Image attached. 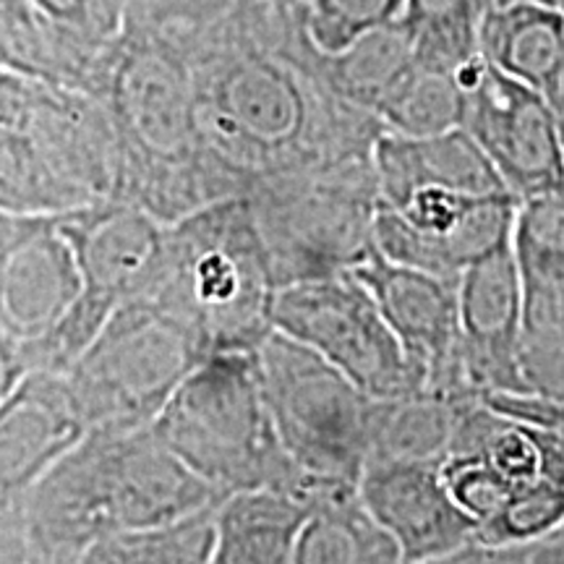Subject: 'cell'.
<instances>
[{
	"mask_svg": "<svg viewBox=\"0 0 564 564\" xmlns=\"http://www.w3.org/2000/svg\"><path fill=\"white\" fill-rule=\"evenodd\" d=\"M280 285L246 196H228L167 225L154 299L215 350H257L272 333Z\"/></svg>",
	"mask_w": 564,
	"mask_h": 564,
	"instance_id": "5b68a950",
	"label": "cell"
},
{
	"mask_svg": "<svg viewBox=\"0 0 564 564\" xmlns=\"http://www.w3.org/2000/svg\"><path fill=\"white\" fill-rule=\"evenodd\" d=\"M272 327L308 345L377 400L423 387L421 369L352 272L282 285L274 295Z\"/></svg>",
	"mask_w": 564,
	"mask_h": 564,
	"instance_id": "30bf717a",
	"label": "cell"
},
{
	"mask_svg": "<svg viewBox=\"0 0 564 564\" xmlns=\"http://www.w3.org/2000/svg\"><path fill=\"white\" fill-rule=\"evenodd\" d=\"M34 9L45 17L55 30L70 34V37L87 42L91 47H105L108 37L97 26L102 0H32Z\"/></svg>",
	"mask_w": 564,
	"mask_h": 564,
	"instance_id": "e575fe53",
	"label": "cell"
},
{
	"mask_svg": "<svg viewBox=\"0 0 564 564\" xmlns=\"http://www.w3.org/2000/svg\"><path fill=\"white\" fill-rule=\"evenodd\" d=\"M440 478L453 502L474 520L476 528L491 520L510 499L514 486L499 476L481 455L455 453L444 457Z\"/></svg>",
	"mask_w": 564,
	"mask_h": 564,
	"instance_id": "1f68e13d",
	"label": "cell"
},
{
	"mask_svg": "<svg viewBox=\"0 0 564 564\" xmlns=\"http://www.w3.org/2000/svg\"><path fill=\"white\" fill-rule=\"evenodd\" d=\"M257 361L274 434L288 457L319 486H358L377 398L278 329L257 348Z\"/></svg>",
	"mask_w": 564,
	"mask_h": 564,
	"instance_id": "ba28073f",
	"label": "cell"
},
{
	"mask_svg": "<svg viewBox=\"0 0 564 564\" xmlns=\"http://www.w3.org/2000/svg\"><path fill=\"white\" fill-rule=\"evenodd\" d=\"M478 400L484 398H457L429 387L392 400H377L369 457L440 468L453 447L463 413Z\"/></svg>",
	"mask_w": 564,
	"mask_h": 564,
	"instance_id": "ffe728a7",
	"label": "cell"
},
{
	"mask_svg": "<svg viewBox=\"0 0 564 564\" xmlns=\"http://www.w3.org/2000/svg\"><path fill=\"white\" fill-rule=\"evenodd\" d=\"M348 272L364 282L382 308L408 358L421 369L423 387L457 398H484L463 361L457 280L390 262L377 246Z\"/></svg>",
	"mask_w": 564,
	"mask_h": 564,
	"instance_id": "4fadbf2b",
	"label": "cell"
},
{
	"mask_svg": "<svg viewBox=\"0 0 564 564\" xmlns=\"http://www.w3.org/2000/svg\"><path fill=\"white\" fill-rule=\"evenodd\" d=\"M518 204L512 194L476 196L436 186L419 188L394 207L379 204L373 246L390 262L460 280L478 259L512 243Z\"/></svg>",
	"mask_w": 564,
	"mask_h": 564,
	"instance_id": "8fae6325",
	"label": "cell"
},
{
	"mask_svg": "<svg viewBox=\"0 0 564 564\" xmlns=\"http://www.w3.org/2000/svg\"><path fill=\"white\" fill-rule=\"evenodd\" d=\"M82 293L58 217H19L0 246V333L24 350L58 327Z\"/></svg>",
	"mask_w": 564,
	"mask_h": 564,
	"instance_id": "9a60e30c",
	"label": "cell"
},
{
	"mask_svg": "<svg viewBox=\"0 0 564 564\" xmlns=\"http://www.w3.org/2000/svg\"><path fill=\"white\" fill-rule=\"evenodd\" d=\"M217 507L220 505L204 507V510L173 520V523L108 535V539L91 544L79 562H212Z\"/></svg>",
	"mask_w": 564,
	"mask_h": 564,
	"instance_id": "83f0119b",
	"label": "cell"
},
{
	"mask_svg": "<svg viewBox=\"0 0 564 564\" xmlns=\"http://www.w3.org/2000/svg\"><path fill=\"white\" fill-rule=\"evenodd\" d=\"M494 0H405L415 63L460 76L481 55V21Z\"/></svg>",
	"mask_w": 564,
	"mask_h": 564,
	"instance_id": "d4e9b609",
	"label": "cell"
},
{
	"mask_svg": "<svg viewBox=\"0 0 564 564\" xmlns=\"http://www.w3.org/2000/svg\"><path fill=\"white\" fill-rule=\"evenodd\" d=\"M460 350L465 369L484 394L525 392L520 379L523 280L512 243L478 259L457 280Z\"/></svg>",
	"mask_w": 564,
	"mask_h": 564,
	"instance_id": "e0dca14e",
	"label": "cell"
},
{
	"mask_svg": "<svg viewBox=\"0 0 564 564\" xmlns=\"http://www.w3.org/2000/svg\"><path fill=\"white\" fill-rule=\"evenodd\" d=\"M478 42L489 66L539 91L564 55V13L535 3H494Z\"/></svg>",
	"mask_w": 564,
	"mask_h": 564,
	"instance_id": "603a6c76",
	"label": "cell"
},
{
	"mask_svg": "<svg viewBox=\"0 0 564 564\" xmlns=\"http://www.w3.org/2000/svg\"><path fill=\"white\" fill-rule=\"evenodd\" d=\"M183 51L194 82L196 144L220 199L371 154L382 137L377 116L319 79L293 0H249L202 21Z\"/></svg>",
	"mask_w": 564,
	"mask_h": 564,
	"instance_id": "6da1fadb",
	"label": "cell"
},
{
	"mask_svg": "<svg viewBox=\"0 0 564 564\" xmlns=\"http://www.w3.org/2000/svg\"><path fill=\"white\" fill-rule=\"evenodd\" d=\"M484 400L494 411L531 423L535 429H544L564 453V403L560 400H546L528 392H489L484 394Z\"/></svg>",
	"mask_w": 564,
	"mask_h": 564,
	"instance_id": "836d02e7",
	"label": "cell"
},
{
	"mask_svg": "<svg viewBox=\"0 0 564 564\" xmlns=\"http://www.w3.org/2000/svg\"><path fill=\"white\" fill-rule=\"evenodd\" d=\"M209 356L207 343L154 295L108 316L66 379L87 429L150 426L183 379Z\"/></svg>",
	"mask_w": 564,
	"mask_h": 564,
	"instance_id": "52a82bcc",
	"label": "cell"
},
{
	"mask_svg": "<svg viewBox=\"0 0 564 564\" xmlns=\"http://www.w3.org/2000/svg\"><path fill=\"white\" fill-rule=\"evenodd\" d=\"M89 204L30 131L0 126V212L63 217Z\"/></svg>",
	"mask_w": 564,
	"mask_h": 564,
	"instance_id": "cb8c5ba5",
	"label": "cell"
},
{
	"mask_svg": "<svg viewBox=\"0 0 564 564\" xmlns=\"http://www.w3.org/2000/svg\"><path fill=\"white\" fill-rule=\"evenodd\" d=\"M564 523V486L552 481H535L520 486L510 494L502 510L476 528L474 544L486 549H505L531 544L544 539Z\"/></svg>",
	"mask_w": 564,
	"mask_h": 564,
	"instance_id": "f546056e",
	"label": "cell"
},
{
	"mask_svg": "<svg viewBox=\"0 0 564 564\" xmlns=\"http://www.w3.org/2000/svg\"><path fill=\"white\" fill-rule=\"evenodd\" d=\"M541 97H544L549 105V112H552L556 131H560V141H562V150H564V55L562 61L556 63V68L552 70L544 87L539 89Z\"/></svg>",
	"mask_w": 564,
	"mask_h": 564,
	"instance_id": "d590c367",
	"label": "cell"
},
{
	"mask_svg": "<svg viewBox=\"0 0 564 564\" xmlns=\"http://www.w3.org/2000/svg\"><path fill=\"white\" fill-rule=\"evenodd\" d=\"M379 196L387 207L419 188H449L460 194H510L478 141L463 126L432 137H400L382 131L371 152Z\"/></svg>",
	"mask_w": 564,
	"mask_h": 564,
	"instance_id": "ac0fdd59",
	"label": "cell"
},
{
	"mask_svg": "<svg viewBox=\"0 0 564 564\" xmlns=\"http://www.w3.org/2000/svg\"><path fill=\"white\" fill-rule=\"evenodd\" d=\"M225 497L150 426L89 429L26 497L21 531L34 560L79 562L108 535L173 523Z\"/></svg>",
	"mask_w": 564,
	"mask_h": 564,
	"instance_id": "7a4b0ae2",
	"label": "cell"
},
{
	"mask_svg": "<svg viewBox=\"0 0 564 564\" xmlns=\"http://www.w3.org/2000/svg\"><path fill=\"white\" fill-rule=\"evenodd\" d=\"M449 564H564V523L531 544L486 549L468 544Z\"/></svg>",
	"mask_w": 564,
	"mask_h": 564,
	"instance_id": "d6a6232c",
	"label": "cell"
},
{
	"mask_svg": "<svg viewBox=\"0 0 564 564\" xmlns=\"http://www.w3.org/2000/svg\"><path fill=\"white\" fill-rule=\"evenodd\" d=\"M95 97L118 139L116 199L175 223L217 202L194 131V82L183 47L152 32H121L108 42Z\"/></svg>",
	"mask_w": 564,
	"mask_h": 564,
	"instance_id": "3957f363",
	"label": "cell"
},
{
	"mask_svg": "<svg viewBox=\"0 0 564 564\" xmlns=\"http://www.w3.org/2000/svg\"><path fill=\"white\" fill-rule=\"evenodd\" d=\"M358 494L398 541L403 564H449L474 544L476 523L453 502L434 465L369 457Z\"/></svg>",
	"mask_w": 564,
	"mask_h": 564,
	"instance_id": "2e32d148",
	"label": "cell"
},
{
	"mask_svg": "<svg viewBox=\"0 0 564 564\" xmlns=\"http://www.w3.org/2000/svg\"><path fill=\"white\" fill-rule=\"evenodd\" d=\"M87 432L66 373L32 369L19 379L0 403V539L19 531L24 541L26 497Z\"/></svg>",
	"mask_w": 564,
	"mask_h": 564,
	"instance_id": "5bb4252c",
	"label": "cell"
},
{
	"mask_svg": "<svg viewBox=\"0 0 564 564\" xmlns=\"http://www.w3.org/2000/svg\"><path fill=\"white\" fill-rule=\"evenodd\" d=\"M494 3H535V6H546V9L564 13V0H494Z\"/></svg>",
	"mask_w": 564,
	"mask_h": 564,
	"instance_id": "8d00e7d4",
	"label": "cell"
},
{
	"mask_svg": "<svg viewBox=\"0 0 564 564\" xmlns=\"http://www.w3.org/2000/svg\"><path fill=\"white\" fill-rule=\"evenodd\" d=\"M518 361L528 394L564 403V303L523 301Z\"/></svg>",
	"mask_w": 564,
	"mask_h": 564,
	"instance_id": "f1b7e54d",
	"label": "cell"
},
{
	"mask_svg": "<svg viewBox=\"0 0 564 564\" xmlns=\"http://www.w3.org/2000/svg\"><path fill=\"white\" fill-rule=\"evenodd\" d=\"M312 63L319 79L337 97L377 116L384 97L413 68V37L403 19H394L361 34L337 53H319L314 47Z\"/></svg>",
	"mask_w": 564,
	"mask_h": 564,
	"instance_id": "7402d4cb",
	"label": "cell"
},
{
	"mask_svg": "<svg viewBox=\"0 0 564 564\" xmlns=\"http://www.w3.org/2000/svg\"><path fill=\"white\" fill-rule=\"evenodd\" d=\"M463 118L465 87L460 76L421 63H413L377 108L382 129L400 137H432L463 126Z\"/></svg>",
	"mask_w": 564,
	"mask_h": 564,
	"instance_id": "4316f807",
	"label": "cell"
},
{
	"mask_svg": "<svg viewBox=\"0 0 564 564\" xmlns=\"http://www.w3.org/2000/svg\"><path fill=\"white\" fill-rule=\"evenodd\" d=\"M293 562L403 564V554L392 533L366 507L358 486H345L314 499L295 541Z\"/></svg>",
	"mask_w": 564,
	"mask_h": 564,
	"instance_id": "44dd1931",
	"label": "cell"
},
{
	"mask_svg": "<svg viewBox=\"0 0 564 564\" xmlns=\"http://www.w3.org/2000/svg\"><path fill=\"white\" fill-rule=\"evenodd\" d=\"M152 434L217 491H291L303 502L319 486L288 457L264 400L257 350H215L183 379L150 423Z\"/></svg>",
	"mask_w": 564,
	"mask_h": 564,
	"instance_id": "277c9868",
	"label": "cell"
},
{
	"mask_svg": "<svg viewBox=\"0 0 564 564\" xmlns=\"http://www.w3.org/2000/svg\"><path fill=\"white\" fill-rule=\"evenodd\" d=\"M74 249L82 293L45 340L24 350L26 369L66 373L108 316L152 295L165 264L167 223L137 204L108 199L58 217Z\"/></svg>",
	"mask_w": 564,
	"mask_h": 564,
	"instance_id": "9c48e42d",
	"label": "cell"
},
{
	"mask_svg": "<svg viewBox=\"0 0 564 564\" xmlns=\"http://www.w3.org/2000/svg\"><path fill=\"white\" fill-rule=\"evenodd\" d=\"M13 220H17V215H6V212H0V246H3L6 238H9Z\"/></svg>",
	"mask_w": 564,
	"mask_h": 564,
	"instance_id": "74e56055",
	"label": "cell"
},
{
	"mask_svg": "<svg viewBox=\"0 0 564 564\" xmlns=\"http://www.w3.org/2000/svg\"><path fill=\"white\" fill-rule=\"evenodd\" d=\"M463 129L518 202L564 192V150L541 91L484 61L465 87Z\"/></svg>",
	"mask_w": 564,
	"mask_h": 564,
	"instance_id": "7c38bea8",
	"label": "cell"
},
{
	"mask_svg": "<svg viewBox=\"0 0 564 564\" xmlns=\"http://www.w3.org/2000/svg\"><path fill=\"white\" fill-rule=\"evenodd\" d=\"M512 251L523 280V301L564 303V192L518 204Z\"/></svg>",
	"mask_w": 564,
	"mask_h": 564,
	"instance_id": "484cf974",
	"label": "cell"
},
{
	"mask_svg": "<svg viewBox=\"0 0 564 564\" xmlns=\"http://www.w3.org/2000/svg\"><path fill=\"white\" fill-rule=\"evenodd\" d=\"M246 199L280 288L348 272L373 251L382 196L371 154L267 181Z\"/></svg>",
	"mask_w": 564,
	"mask_h": 564,
	"instance_id": "8992f818",
	"label": "cell"
},
{
	"mask_svg": "<svg viewBox=\"0 0 564 564\" xmlns=\"http://www.w3.org/2000/svg\"><path fill=\"white\" fill-rule=\"evenodd\" d=\"M308 512L312 507L301 497L270 486L228 494L215 514L212 562H293L295 541Z\"/></svg>",
	"mask_w": 564,
	"mask_h": 564,
	"instance_id": "d6986e66",
	"label": "cell"
},
{
	"mask_svg": "<svg viewBox=\"0 0 564 564\" xmlns=\"http://www.w3.org/2000/svg\"><path fill=\"white\" fill-rule=\"evenodd\" d=\"M306 37L319 53H337L361 34L403 17L405 0H293Z\"/></svg>",
	"mask_w": 564,
	"mask_h": 564,
	"instance_id": "4dcf8cb0",
	"label": "cell"
}]
</instances>
